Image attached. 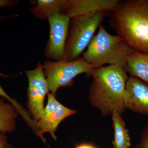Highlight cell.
Returning <instances> with one entry per match:
<instances>
[{"label":"cell","mask_w":148,"mask_h":148,"mask_svg":"<svg viewBox=\"0 0 148 148\" xmlns=\"http://www.w3.org/2000/svg\"><path fill=\"white\" fill-rule=\"evenodd\" d=\"M49 35L44 54L46 58L59 61L64 57L71 18L67 14H57L48 19Z\"/></svg>","instance_id":"cell-7"},{"label":"cell","mask_w":148,"mask_h":148,"mask_svg":"<svg viewBox=\"0 0 148 148\" xmlns=\"http://www.w3.org/2000/svg\"><path fill=\"white\" fill-rule=\"evenodd\" d=\"M134 51L119 36L111 34L101 24L83 57L94 69L106 64L125 69L128 56Z\"/></svg>","instance_id":"cell-3"},{"label":"cell","mask_w":148,"mask_h":148,"mask_svg":"<svg viewBox=\"0 0 148 148\" xmlns=\"http://www.w3.org/2000/svg\"><path fill=\"white\" fill-rule=\"evenodd\" d=\"M112 115L114 129V148H129L131 145L130 136L121 114L114 111Z\"/></svg>","instance_id":"cell-14"},{"label":"cell","mask_w":148,"mask_h":148,"mask_svg":"<svg viewBox=\"0 0 148 148\" xmlns=\"http://www.w3.org/2000/svg\"><path fill=\"white\" fill-rule=\"evenodd\" d=\"M137 148H148V124L143 131Z\"/></svg>","instance_id":"cell-16"},{"label":"cell","mask_w":148,"mask_h":148,"mask_svg":"<svg viewBox=\"0 0 148 148\" xmlns=\"http://www.w3.org/2000/svg\"><path fill=\"white\" fill-rule=\"evenodd\" d=\"M89 100L104 116L125 110L124 94L129 76L124 68L118 65L101 67L92 71Z\"/></svg>","instance_id":"cell-2"},{"label":"cell","mask_w":148,"mask_h":148,"mask_svg":"<svg viewBox=\"0 0 148 148\" xmlns=\"http://www.w3.org/2000/svg\"><path fill=\"white\" fill-rule=\"evenodd\" d=\"M47 102L44 109L43 116L37 122L40 134L44 137L48 133L56 141V132L61 122L68 117L76 113V111L65 107L57 101L55 95L51 92L47 94Z\"/></svg>","instance_id":"cell-8"},{"label":"cell","mask_w":148,"mask_h":148,"mask_svg":"<svg viewBox=\"0 0 148 148\" xmlns=\"http://www.w3.org/2000/svg\"><path fill=\"white\" fill-rule=\"evenodd\" d=\"M18 1L12 0H0V8L1 7H13L17 5ZM6 17L0 16V19H3Z\"/></svg>","instance_id":"cell-17"},{"label":"cell","mask_w":148,"mask_h":148,"mask_svg":"<svg viewBox=\"0 0 148 148\" xmlns=\"http://www.w3.org/2000/svg\"><path fill=\"white\" fill-rule=\"evenodd\" d=\"M29 82L27 106L28 112L36 123L43 116L44 101L49 92L44 73V66L39 61L34 70L25 71Z\"/></svg>","instance_id":"cell-6"},{"label":"cell","mask_w":148,"mask_h":148,"mask_svg":"<svg viewBox=\"0 0 148 148\" xmlns=\"http://www.w3.org/2000/svg\"><path fill=\"white\" fill-rule=\"evenodd\" d=\"M5 148H15L12 145H10L9 143H8V142H7L6 144Z\"/></svg>","instance_id":"cell-20"},{"label":"cell","mask_w":148,"mask_h":148,"mask_svg":"<svg viewBox=\"0 0 148 148\" xmlns=\"http://www.w3.org/2000/svg\"><path fill=\"white\" fill-rule=\"evenodd\" d=\"M119 0H68L66 14L71 18L101 11L114 10Z\"/></svg>","instance_id":"cell-10"},{"label":"cell","mask_w":148,"mask_h":148,"mask_svg":"<svg viewBox=\"0 0 148 148\" xmlns=\"http://www.w3.org/2000/svg\"><path fill=\"white\" fill-rule=\"evenodd\" d=\"M18 115L11 104L7 103L4 98L0 97V132L6 134L14 131Z\"/></svg>","instance_id":"cell-13"},{"label":"cell","mask_w":148,"mask_h":148,"mask_svg":"<svg viewBox=\"0 0 148 148\" xmlns=\"http://www.w3.org/2000/svg\"><path fill=\"white\" fill-rule=\"evenodd\" d=\"M124 103L125 109L148 115V84L130 75L124 92Z\"/></svg>","instance_id":"cell-9"},{"label":"cell","mask_w":148,"mask_h":148,"mask_svg":"<svg viewBox=\"0 0 148 148\" xmlns=\"http://www.w3.org/2000/svg\"><path fill=\"white\" fill-rule=\"evenodd\" d=\"M110 23L134 51L148 54V0L120 1Z\"/></svg>","instance_id":"cell-1"},{"label":"cell","mask_w":148,"mask_h":148,"mask_svg":"<svg viewBox=\"0 0 148 148\" xmlns=\"http://www.w3.org/2000/svg\"><path fill=\"white\" fill-rule=\"evenodd\" d=\"M75 148H97L94 145L89 143H82L78 145Z\"/></svg>","instance_id":"cell-19"},{"label":"cell","mask_w":148,"mask_h":148,"mask_svg":"<svg viewBox=\"0 0 148 148\" xmlns=\"http://www.w3.org/2000/svg\"><path fill=\"white\" fill-rule=\"evenodd\" d=\"M107 12H99L71 18L65 53L61 60L71 61L78 58L89 45L95 31L102 24Z\"/></svg>","instance_id":"cell-4"},{"label":"cell","mask_w":148,"mask_h":148,"mask_svg":"<svg viewBox=\"0 0 148 148\" xmlns=\"http://www.w3.org/2000/svg\"><path fill=\"white\" fill-rule=\"evenodd\" d=\"M0 77H10V76L2 73L0 72ZM0 97L4 98L5 100L8 101L9 103L11 104L15 108L18 114L20 115L22 117L23 119L26 123H27L30 128H33L35 127L36 122L34 121L28 111L26 110L25 108H24L16 100L12 98L9 95H8L3 89L1 85H0Z\"/></svg>","instance_id":"cell-15"},{"label":"cell","mask_w":148,"mask_h":148,"mask_svg":"<svg viewBox=\"0 0 148 148\" xmlns=\"http://www.w3.org/2000/svg\"><path fill=\"white\" fill-rule=\"evenodd\" d=\"M68 0H38L36 5L30 9L33 16L40 20H48L57 14H66Z\"/></svg>","instance_id":"cell-11"},{"label":"cell","mask_w":148,"mask_h":148,"mask_svg":"<svg viewBox=\"0 0 148 148\" xmlns=\"http://www.w3.org/2000/svg\"><path fill=\"white\" fill-rule=\"evenodd\" d=\"M125 69L130 75L148 84V54L133 51L127 57Z\"/></svg>","instance_id":"cell-12"},{"label":"cell","mask_w":148,"mask_h":148,"mask_svg":"<svg viewBox=\"0 0 148 148\" xmlns=\"http://www.w3.org/2000/svg\"><path fill=\"white\" fill-rule=\"evenodd\" d=\"M7 142V137L5 134L0 132V148H5Z\"/></svg>","instance_id":"cell-18"},{"label":"cell","mask_w":148,"mask_h":148,"mask_svg":"<svg viewBox=\"0 0 148 148\" xmlns=\"http://www.w3.org/2000/svg\"><path fill=\"white\" fill-rule=\"evenodd\" d=\"M43 65L49 92L55 95L60 88L72 85L77 76L85 73L90 77L94 70L83 57L71 61L47 60Z\"/></svg>","instance_id":"cell-5"}]
</instances>
